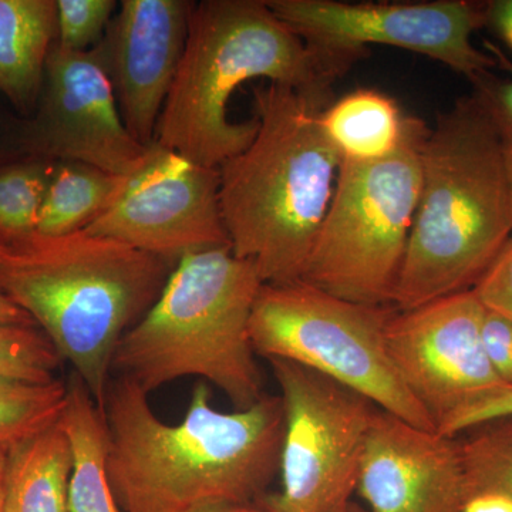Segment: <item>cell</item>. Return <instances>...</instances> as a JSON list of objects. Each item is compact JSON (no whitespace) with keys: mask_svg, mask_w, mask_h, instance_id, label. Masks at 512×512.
Here are the masks:
<instances>
[{"mask_svg":"<svg viewBox=\"0 0 512 512\" xmlns=\"http://www.w3.org/2000/svg\"><path fill=\"white\" fill-rule=\"evenodd\" d=\"M109 473L123 512H205L258 503L279 474L285 429L281 396L221 412L211 390H192L183 421L154 413L137 383L110 380L103 406Z\"/></svg>","mask_w":512,"mask_h":512,"instance_id":"6da1fadb","label":"cell"},{"mask_svg":"<svg viewBox=\"0 0 512 512\" xmlns=\"http://www.w3.org/2000/svg\"><path fill=\"white\" fill-rule=\"evenodd\" d=\"M512 237L500 133L473 89L437 117L421 150V188L393 308L473 291Z\"/></svg>","mask_w":512,"mask_h":512,"instance_id":"7a4b0ae2","label":"cell"},{"mask_svg":"<svg viewBox=\"0 0 512 512\" xmlns=\"http://www.w3.org/2000/svg\"><path fill=\"white\" fill-rule=\"evenodd\" d=\"M258 131L220 171V204L231 249L254 262L264 284L301 281L329 210L339 154L320 113L328 104L291 86L254 89Z\"/></svg>","mask_w":512,"mask_h":512,"instance_id":"3957f363","label":"cell"},{"mask_svg":"<svg viewBox=\"0 0 512 512\" xmlns=\"http://www.w3.org/2000/svg\"><path fill=\"white\" fill-rule=\"evenodd\" d=\"M255 79L286 84L328 106L336 82L266 2H194L184 55L154 141L194 163L220 168L247 150L258 131L256 117L235 123L228 116L231 97Z\"/></svg>","mask_w":512,"mask_h":512,"instance_id":"277c9868","label":"cell"},{"mask_svg":"<svg viewBox=\"0 0 512 512\" xmlns=\"http://www.w3.org/2000/svg\"><path fill=\"white\" fill-rule=\"evenodd\" d=\"M0 264V291L33 319L103 410L121 338L174 266L114 239L33 237Z\"/></svg>","mask_w":512,"mask_h":512,"instance_id":"5b68a950","label":"cell"},{"mask_svg":"<svg viewBox=\"0 0 512 512\" xmlns=\"http://www.w3.org/2000/svg\"><path fill=\"white\" fill-rule=\"evenodd\" d=\"M262 284L254 262L231 247L184 256L154 305L121 338L111 370L148 394L201 377L237 409L251 407L265 394L249 336Z\"/></svg>","mask_w":512,"mask_h":512,"instance_id":"8992f818","label":"cell"},{"mask_svg":"<svg viewBox=\"0 0 512 512\" xmlns=\"http://www.w3.org/2000/svg\"><path fill=\"white\" fill-rule=\"evenodd\" d=\"M430 128L409 116L402 144L375 163L340 164L301 282L349 302L393 306L421 188Z\"/></svg>","mask_w":512,"mask_h":512,"instance_id":"52a82bcc","label":"cell"},{"mask_svg":"<svg viewBox=\"0 0 512 512\" xmlns=\"http://www.w3.org/2000/svg\"><path fill=\"white\" fill-rule=\"evenodd\" d=\"M393 306L362 305L306 284H262L249 322L256 356L311 369L383 412L436 430L394 369L386 346Z\"/></svg>","mask_w":512,"mask_h":512,"instance_id":"ba28073f","label":"cell"},{"mask_svg":"<svg viewBox=\"0 0 512 512\" xmlns=\"http://www.w3.org/2000/svg\"><path fill=\"white\" fill-rule=\"evenodd\" d=\"M284 403L281 488L258 501L264 512H348L375 404L311 369L268 360Z\"/></svg>","mask_w":512,"mask_h":512,"instance_id":"9c48e42d","label":"cell"},{"mask_svg":"<svg viewBox=\"0 0 512 512\" xmlns=\"http://www.w3.org/2000/svg\"><path fill=\"white\" fill-rule=\"evenodd\" d=\"M339 79L370 45L399 47L436 60L473 82L497 62L473 45L484 28L485 2L431 0L346 3L335 0H266Z\"/></svg>","mask_w":512,"mask_h":512,"instance_id":"30bf717a","label":"cell"},{"mask_svg":"<svg viewBox=\"0 0 512 512\" xmlns=\"http://www.w3.org/2000/svg\"><path fill=\"white\" fill-rule=\"evenodd\" d=\"M82 232L114 239L171 266L195 252L231 247L221 212L220 171L154 141Z\"/></svg>","mask_w":512,"mask_h":512,"instance_id":"8fae6325","label":"cell"},{"mask_svg":"<svg viewBox=\"0 0 512 512\" xmlns=\"http://www.w3.org/2000/svg\"><path fill=\"white\" fill-rule=\"evenodd\" d=\"M484 305L474 291L409 311L394 309L386 346L400 379L436 430L468 407L507 389L481 343Z\"/></svg>","mask_w":512,"mask_h":512,"instance_id":"7c38bea8","label":"cell"},{"mask_svg":"<svg viewBox=\"0 0 512 512\" xmlns=\"http://www.w3.org/2000/svg\"><path fill=\"white\" fill-rule=\"evenodd\" d=\"M26 123L28 157L76 161L116 177L133 173L148 146L131 136L96 49H50L36 109Z\"/></svg>","mask_w":512,"mask_h":512,"instance_id":"4fadbf2b","label":"cell"},{"mask_svg":"<svg viewBox=\"0 0 512 512\" xmlns=\"http://www.w3.org/2000/svg\"><path fill=\"white\" fill-rule=\"evenodd\" d=\"M194 2L123 0L94 47L109 74L121 116L143 146L158 120L184 55Z\"/></svg>","mask_w":512,"mask_h":512,"instance_id":"5bb4252c","label":"cell"},{"mask_svg":"<svg viewBox=\"0 0 512 512\" xmlns=\"http://www.w3.org/2000/svg\"><path fill=\"white\" fill-rule=\"evenodd\" d=\"M356 491L367 512L460 511L464 468L457 437L420 429L377 409Z\"/></svg>","mask_w":512,"mask_h":512,"instance_id":"9a60e30c","label":"cell"},{"mask_svg":"<svg viewBox=\"0 0 512 512\" xmlns=\"http://www.w3.org/2000/svg\"><path fill=\"white\" fill-rule=\"evenodd\" d=\"M56 32V0H0V93L23 119L36 109Z\"/></svg>","mask_w":512,"mask_h":512,"instance_id":"2e32d148","label":"cell"},{"mask_svg":"<svg viewBox=\"0 0 512 512\" xmlns=\"http://www.w3.org/2000/svg\"><path fill=\"white\" fill-rule=\"evenodd\" d=\"M60 424L72 447L69 512H123L114 497L107 473L109 431L106 417L76 373L67 383V399Z\"/></svg>","mask_w":512,"mask_h":512,"instance_id":"e0dca14e","label":"cell"},{"mask_svg":"<svg viewBox=\"0 0 512 512\" xmlns=\"http://www.w3.org/2000/svg\"><path fill=\"white\" fill-rule=\"evenodd\" d=\"M73 457L60 420L8 450L3 512H69Z\"/></svg>","mask_w":512,"mask_h":512,"instance_id":"ac0fdd59","label":"cell"},{"mask_svg":"<svg viewBox=\"0 0 512 512\" xmlns=\"http://www.w3.org/2000/svg\"><path fill=\"white\" fill-rule=\"evenodd\" d=\"M409 116L375 89L345 94L320 113V126L342 163H375L402 144Z\"/></svg>","mask_w":512,"mask_h":512,"instance_id":"d6986e66","label":"cell"},{"mask_svg":"<svg viewBox=\"0 0 512 512\" xmlns=\"http://www.w3.org/2000/svg\"><path fill=\"white\" fill-rule=\"evenodd\" d=\"M76 161H56L37 221V237L60 238L82 232L119 190L121 180Z\"/></svg>","mask_w":512,"mask_h":512,"instance_id":"ffe728a7","label":"cell"},{"mask_svg":"<svg viewBox=\"0 0 512 512\" xmlns=\"http://www.w3.org/2000/svg\"><path fill=\"white\" fill-rule=\"evenodd\" d=\"M55 163L23 157L0 167V242L13 248L36 237Z\"/></svg>","mask_w":512,"mask_h":512,"instance_id":"44dd1931","label":"cell"},{"mask_svg":"<svg viewBox=\"0 0 512 512\" xmlns=\"http://www.w3.org/2000/svg\"><path fill=\"white\" fill-rule=\"evenodd\" d=\"M67 384L30 383L0 377V447L6 451L62 417Z\"/></svg>","mask_w":512,"mask_h":512,"instance_id":"7402d4cb","label":"cell"},{"mask_svg":"<svg viewBox=\"0 0 512 512\" xmlns=\"http://www.w3.org/2000/svg\"><path fill=\"white\" fill-rule=\"evenodd\" d=\"M464 481H511L512 414L485 421L457 436Z\"/></svg>","mask_w":512,"mask_h":512,"instance_id":"603a6c76","label":"cell"},{"mask_svg":"<svg viewBox=\"0 0 512 512\" xmlns=\"http://www.w3.org/2000/svg\"><path fill=\"white\" fill-rule=\"evenodd\" d=\"M62 360L37 326L0 323V377L50 383Z\"/></svg>","mask_w":512,"mask_h":512,"instance_id":"cb8c5ba5","label":"cell"},{"mask_svg":"<svg viewBox=\"0 0 512 512\" xmlns=\"http://www.w3.org/2000/svg\"><path fill=\"white\" fill-rule=\"evenodd\" d=\"M114 0H56V45L69 52H90L119 8Z\"/></svg>","mask_w":512,"mask_h":512,"instance_id":"d4e9b609","label":"cell"},{"mask_svg":"<svg viewBox=\"0 0 512 512\" xmlns=\"http://www.w3.org/2000/svg\"><path fill=\"white\" fill-rule=\"evenodd\" d=\"M473 291L485 308L512 322V237Z\"/></svg>","mask_w":512,"mask_h":512,"instance_id":"484cf974","label":"cell"},{"mask_svg":"<svg viewBox=\"0 0 512 512\" xmlns=\"http://www.w3.org/2000/svg\"><path fill=\"white\" fill-rule=\"evenodd\" d=\"M485 308V306H484ZM481 343L495 375L512 387V322L485 308L481 322Z\"/></svg>","mask_w":512,"mask_h":512,"instance_id":"4316f807","label":"cell"},{"mask_svg":"<svg viewBox=\"0 0 512 512\" xmlns=\"http://www.w3.org/2000/svg\"><path fill=\"white\" fill-rule=\"evenodd\" d=\"M508 414H512V387H507V389L495 393L494 396L488 397L483 402L468 407L467 410L458 413L453 419L444 423L437 431L443 436L457 437L464 431L478 426V424L508 416Z\"/></svg>","mask_w":512,"mask_h":512,"instance_id":"83f0119b","label":"cell"},{"mask_svg":"<svg viewBox=\"0 0 512 512\" xmlns=\"http://www.w3.org/2000/svg\"><path fill=\"white\" fill-rule=\"evenodd\" d=\"M458 512H512L511 481H464L463 500Z\"/></svg>","mask_w":512,"mask_h":512,"instance_id":"f1b7e54d","label":"cell"},{"mask_svg":"<svg viewBox=\"0 0 512 512\" xmlns=\"http://www.w3.org/2000/svg\"><path fill=\"white\" fill-rule=\"evenodd\" d=\"M485 52L490 53L497 62V67L508 74L507 79H498L494 74L487 73L474 79L473 87L484 90L505 111L512 117V60L505 55L500 46L495 45L491 40L484 42Z\"/></svg>","mask_w":512,"mask_h":512,"instance_id":"f546056e","label":"cell"},{"mask_svg":"<svg viewBox=\"0 0 512 512\" xmlns=\"http://www.w3.org/2000/svg\"><path fill=\"white\" fill-rule=\"evenodd\" d=\"M25 131V119L0 104V167L28 157Z\"/></svg>","mask_w":512,"mask_h":512,"instance_id":"4dcf8cb0","label":"cell"},{"mask_svg":"<svg viewBox=\"0 0 512 512\" xmlns=\"http://www.w3.org/2000/svg\"><path fill=\"white\" fill-rule=\"evenodd\" d=\"M484 28L512 50V0L485 2Z\"/></svg>","mask_w":512,"mask_h":512,"instance_id":"1f68e13d","label":"cell"},{"mask_svg":"<svg viewBox=\"0 0 512 512\" xmlns=\"http://www.w3.org/2000/svg\"><path fill=\"white\" fill-rule=\"evenodd\" d=\"M473 89L478 90V92L483 94L485 99H487L488 104H490V109L493 111L495 123H497L498 133H500L501 148H503L504 167L505 174H507L508 192H510L512 212V117L510 114L505 113V111L501 109V107L484 92V90L478 89V87H473Z\"/></svg>","mask_w":512,"mask_h":512,"instance_id":"d6a6232c","label":"cell"},{"mask_svg":"<svg viewBox=\"0 0 512 512\" xmlns=\"http://www.w3.org/2000/svg\"><path fill=\"white\" fill-rule=\"evenodd\" d=\"M0 323H8V325H35V322H33L28 313L20 309L2 291H0Z\"/></svg>","mask_w":512,"mask_h":512,"instance_id":"836d02e7","label":"cell"},{"mask_svg":"<svg viewBox=\"0 0 512 512\" xmlns=\"http://www.w3.org/2000/svg\"><path fill=\"white\" fill-rule=\"evenodd\" d=\"M6 458H8V451L0 447V512H3V497H5Z\"/></svg>","mask_w":512,"mask_h":512,"instance_id":"e575fe53","label":"cell"},{"mask_svg":"<svg viewBox=\"0 0 512 512\" xmlns=\"http://www.w3.org/2000/svg\"><path fill=\"white\" fill-rule=\"evenodd\" d=\"M205 512H264L258 504L235 505V507L217 508V510Z\"/></svg>","mask_w":512,"mask_h":512,"instance_id":"d590c367","label":"cell"},{"mask_svg":"<svg viewBox=\"0 0 512 512\" xmlns=\"http://www.w3.org/2000/svg\"><path fill=\"white\" fill-rule=\"evenodd\" d=\"M12 252V248L8 247V245L3 244V242H0V264H2V262H5L6 259H8L10 255H12Z\"/></svg>","mask_w":512,"mask_h":512,"instance_id":"8d00e7d4","label":"cell"},{"mask_svg":"<svg viewBox=\"0 0 512 512\" xmlns=\"http://www.w3.org/2000/svg\"><path fill=\"white\" fill-rule=\"evenodd\" d=\"M348 512H367V511L363 510V508L360 507V505L353 503L352 505H350Z\"/></svg>","mask_w":512,"mask_h":512,"instance_id":"74e56055","label":"cell"}]
</instances>
